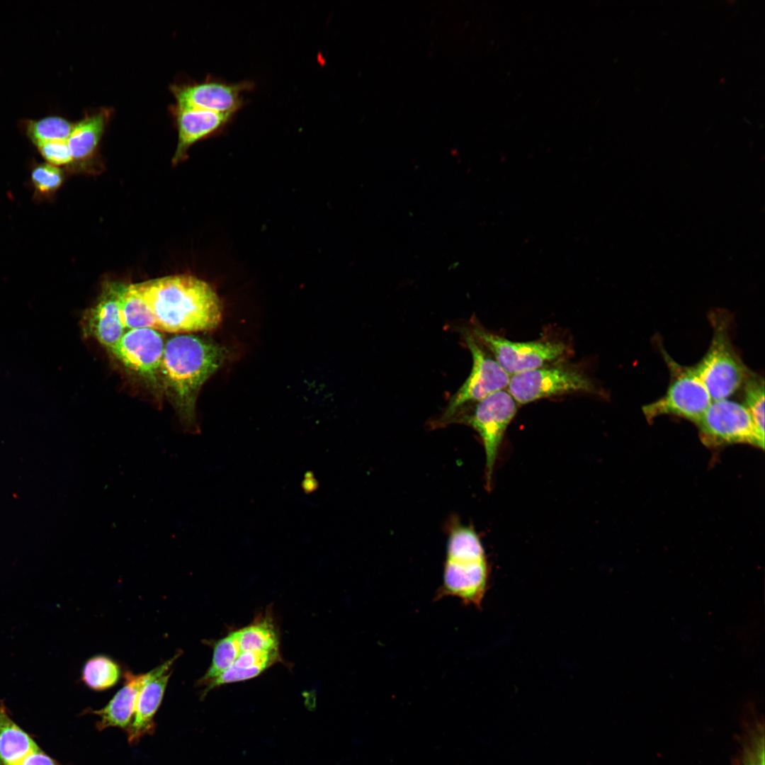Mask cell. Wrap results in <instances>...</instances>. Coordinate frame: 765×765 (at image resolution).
I'll list each match as a JSON object with an SVG mask.
<instances>
[{"instance_id": "obj_1", "label": "cell", "mask_w": 765, "mask_h": 765, "mask_svg": "<svg viewBox=\"0 0 765 765\" xmlns=\"http://www.w3.org/2000/svg\"><path fill=\"white\" fill-rule=\"evenodd\" d=\"M228 353L226 347L193 334H176L166 341L160 368L162 390L172 401L186 431L199 432L195 411L198 392Z\"/></svg>"}, {"instance_id": "obj_2", "label": "cell", "mask_w": 765, "mask_h": 765, "mask_svg": "<svg viewBox=\"0 0 765 765\" xmlns=\"http://www.w3.org/2000/svg\"><path fill=\"white\" fill-rule=\"evenodd\" d=\"M152 312L157 330L175 334L215 329L222 319V303L207 282L176 275L135 283Z\"/></svg>"}, {"instance_id": "obj_3", "label": "cell", "mask_w": 765, "mask_h": 765, "mask_svg": "<svg viewBox=\"0 0 765 765\" xmlns=\"http://www.w3.org/2000/svg\"><path fill=\"white\" fill-rule=\"evenodd\" d=\"M489 574L484 549L475 531L470 526L453 525L436 599L455 597L466 606L480 608L488 590Z\"/></svg>"}, {"instance_id": "obj_4", "label": "cell", "mask_w": 765, "mask_h": 765, "mask_svg": "<svg viewBox=\"0 0 765 765\" xmlns=\"http://www.w3.org/2000/svg\"><path fill=\"white\" fill-rule=\"evenodd\" d=\"M713 334L708 351L694 366L712 400L728 399L744 384L751 372L734 348L730 317L725 312L710 316Z\"/></svg>"}, {"instance_id": "obj_5", "label": "cell", "mask_w": 765, "mask_h": 765, "mask_svg": "<svg viewBox=\"0 0 765 765\" xmlns=\"http://www.w3.org/2000/svg\"><path fill=\"white\" fill-rule=\"evenodd\" d=\"M518 404L506 389L457 409L443 425L463 424L479 434L485 452V477L491 487L495 462L505 431L515 416Z\"/></svg>"}, {"instance_id": "obj_6", "label": "cell", "mask_w": 765, "mask_h": 765, "mask_svg": "<svg viewBox=\"0 0 765 765\" xmlns=\"http://www.w3.org/2000/svg\"><path fill=\"white\" fill-rule=\"evenodd\" d=\"M506 390L518 404L573 393H599L583 370L558 361L511 375Z\"/></svg>"}, {"instance_id": "obj_7", "label": "cell", "mask_w": 765, "mask_h": 765, "mask_svg": "<svg viewBox=\"0 0 765 765\" xmlns=\"http://www.w3.org/2000/svg\"><path fill=\"white\" fill-rule=\"evenodd\" d=\"M467 327L511 376L560 361L567 345L557 340L514 341L491 332L476 322Z\"/></svg>"}, {"instance_id": "obj_8", "label": "cell", "mask_w": 765, "mask_h": 765, "mask_svg": "<svg viewBox=\"0 0 765 765\" xmlns=\"http://www.w3.org/2000/svg\"><path fill=\"white\" fill-rule=\"evenodd\" d=\"M664 357L670 373L669 386L662 397L642 407L643 414L648 421L674 415L695 424L713 400L694 366H681L667 354Z\"/></svg>"}, {"instance_id": "obj_9", "label": "cell", "mask_w": 765, "mask_h": 765, "mask_svg": "<svg viewBox=\"0 0 765 765\" xmlns=\"http://www.w3.org/2000/svg\"><path fill=\"white\" fill-rule=\"evenodd\" d=\"M458 329L471 353L472 366L466 380L449 399L443 414L435 421V427H442L444 422L459 407L506 389L511 378L467 327Z\"/></svg>"}, {"instance_id": "obj_10", "label": "cell", "mask_w": 765, "mask_h": 765, "mask_svg": "<svg viewBox=\"0 0 765 765\" xmlns=\"http://www.w3.org/2000/svg\"><path fill=\"white\" fill-rule=\"evenodd\" d=\"M695 424L708 446L740 443L764 448V437L743 404L728 399L713 400Z\"/></svg>"}, {"instance_id": "obj_11", "label": "cell", "mask_w": 765, "mask_h": 765, "mask_svg": "<svg viewBox=\"0 0 765 765\" xmlns=\"http://www.w3.org/2000/svg\"><path fill=\"white\" fill-rule=\"evenodd\" d=\"M165 342L164 336L157 329H129L109 352L148 385L162 390L160 368Z\"/></svg>"}, {"instance_id": "obj_12", "label": "cell", "mask_w": 765, "mask_h": 765, "mask_svg": "<svg viewBox=\"0 0 765 765\" xmlns=\"http://www.w3.org/2000/svg\"><path fill=\"white\" fill-rule=\"evenodd\" d=\"M249 81L227 84L210 81L171 87L177 106L234 114L243 105L242 93L251 89Z\"/></svg>"}, {"instance_id": "obj_13", "label": "cell", "mask_w": 765, "mask_h": 765, "mask_svg": "<svg viewBox=\"0 0 765 765\" xmlns=\"http://www.w3.org/2000/svg\"><path fill=\"white\" fill-rule=\"evenodd\" d=\"M181 652L145 674H135L128 671L125 674V681L122 688L103 708L91 710L99 717L96 722L98 730L108 727H120L127 730L133 718L138 696L142 687L152 678L169 670Z\"/></svg>"}, {"instance_id": "obj_14", "label": "cell", "mask_w": 765, "mask_h": 765, "mask_svg": "<svg viewBox=\"0 0 765 765\" xmlns=\"http://www.w3.org/2000/svg\"><path fill=\"white\" fill-rule=\"evenodd\" d=\"M121 283H108L96 303L84 312L81 322L83 335L98 341L108 351L125 332L119 313Z\"/></svg>"}, {"instance_id": "obj_15", "label": "cell", "mask_w": 765, "mask_h": 765, "mask_svg": "<svg viewBox=\"0 0 765 765\" xmlns=\"http://www.w3.org/2000/svg\"><path fill=\"white\" fill-rule=\"evenodd\" d=\"M172 112L178 132L176 150L173 158L176 163L186 157L195 142L222 130L234 114L175 106Z\"/></svg>"}, {"instance_id": "obj_16", "label": "cell", "mask_w": 765, "mask_h": 765, "mask_svg": "<svg viewBox=\"0 0 765 765\" xmlns=\"http://www.w3.org/2000/svg\"><path fill=\"white\" fill-rule=\"evenodd\" d=\"M171 674L169 670L156 675L140 691L132 720L126 730L130 743H135L154 731V717L162 701Z\"/></svg>"}, {"instance_id": "obj_17", "label": "cell", "mask_w": 765, "mask_h": 765, "mask_svg": "<svg viewBox=\"0 0 765 765\" xmlns=\"http://www.w3.org/2000/svg\"><path fill=\"white\" fill-rule=\"evenodd\" d=\"M37 748L33 737L11 718L0 700V765H16Z\"/></svg>"}, {"instance_id": "obj_18", "label": "cell", "mask_w": 765, "mask_h": 765, "mask_svg": "<svg viewBox=\"0 0 765 765\" xmlns=\"http://www.w3.org/2000/svg\"><path fill=\"white\" fill-rule=\"evenodd\" d=\"M110 113L108 109L86 115L73 125L67 139L73 160L83 161L95 152L102 137Z\"/></svg>"}, {"instance_id": "obj_19", "label": "cell", "mask_w": 765, "mask_h": 765, "mask_svg": "<svg viewBox=\"0 0 765 765\" xmlns=\"http://www.w3.org/2000/svg\"><path fill=\"white\" fill-rule=\"evenodd\" d=\"M279 658L278 650L242 652L228 669L205 686L203 696L217 686L253 679L277 662Z\"/></svg>"}, {"instance_id": "obj_20", "label": "cell", "mask_w": 765, "mask_h": 765, "mask_svg": "<svg viewBox=\"0 0 765 765\" xmlns=\"http://www.w3.org/2000/svg\"><path fill=\"white\" fill-rule=\"evenodd\" d=\"M119 311L120 321L125 330L140 328L157 330L155 318L135 284L122 283Z\"/></svg>"}, {"instance_id": "obj_21", "label": "cell", "mask_w": 765, "mask_h": 765, "mask_svg": "<svg viewBox=\"0 0 765 765\" xmlns=\"http://www.w3.org/2000/svg\"><path fill=\"white\" fill-rule=\"evenodd\" d=\"M238 631L241 652L278 650L277 630L267 618L251 623Z\"/></svg>"}, {"instance_id": "obj_22", "label": "cell", "mask_w": 765, "mask_h": 765, "mask_svg": "<svg viewBox=\"0 0 765 765\" xmlns=\"http://www.w3.org/2000/svg\"><path fill=\"white\" fill-rule=\"evenodd\" d=\"M120 675V667L115 662L106 656L97 655L85 663L81 680L89 688L100 691L115 686Z\"/></svg>"}, {"instance_id": "obj_23", "label": "cell", "mask_w": 765, "mask_h": 765, "mask_svg": "<svg viewBox=\"0 0 765 765\" xmlns=\"http://www.w3.org/2000/svg\"><path fill=\"white\" fill-rule=\"evenodd\" d=\"M213 647L211 664L198 681L200 685L206 686L234 664L241 652L238 630L217 641Z\"/></svg>"}, {"instance_id": "obj_24", "label": "cell", "mask_w": 765, "mask_h": 765, "mask_svg": "<svg viewBox=\"0 0 765 765\" xmlns=\"http://www.w3.org/2000/svg\"><path fill=\"white\" fill-rule=\"evenodd\" d=\"M72 124L58 116H49L38 120L27 121L28 136L36 145L51 140H67Z\"/></svg>"}, {"instance_id": "obj_25", "label": "cell", "mask_w": 765, "mask_h": 765, "mask_svg": "<svg viewBox=\"0 0 765 765\" xmlns=\"http://www.w3.org/2000/svg\"><path fill=\"white\" fill-rule=\"evenodd\" d=\"M744 407L749 412L759 431L764 437V380L750 372L744 384Z\"/></svg>"}, {"instance_id": "obj_26", "label": "cell", "mask_w": 765, "mask_h": 765, "mask_svg": "<svg viewBox=\"0 0 765 765\" xmlns=\"http://www.w3.org/2000/svg\"><path fill=\"white\" fill-rule=\"evenodd\" d=\"M31 178L34 186L41 193L54 191L62 182L60 169L50 164H43L35 167Z\"/></svg>"}, {"instance_id": "obj_27", "label": "cell", "mask_w": 765, "mask_h": 765, "mask_svg": "<svg viewBox=\"0 0 765 765\" xmlns=\"http://www.w3.org/2000/svg\"><path fill=\"white\" fill-rule=\"evenodd\" d=\"M50 164L64 165L73 161L67 140H51L36 145Z\"/></svg>"}, {"instance_id": "obj_28", "label": "cell", "mask_w": 765, "mask_h": 765, "mask_svg": "<svg viewBox=\"0 0 765 765\" xmlns=\"http://www.w3.org/2000/svg\"><path fill=\"white\" fill-rule=\"evenodd\" d=\"M744 765H764V735L758 737L748 752Z\"/></svg>"}, {"instance_id": "obj_29", "label": "cell", "mask_w": 765, "mask_h": 765, "mask_svg": "<svg viewBox=\"0 0 765 765\" xmlns=\"http://www.w3.org/2000/svg\"><path fill=\"white\" fill-rule=\"evenodd\" d=\"M16 765H60L39 747L31 752Z\"/></svg>"}]
</instances>
